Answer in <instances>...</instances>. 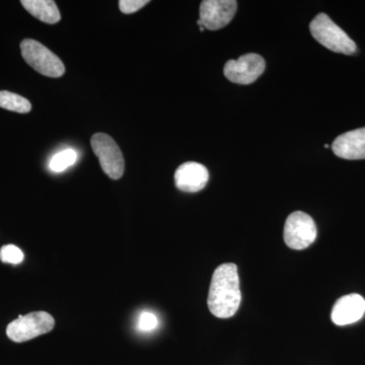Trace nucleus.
<instances>
[{
    "label": "nucleus",
    "instance_id": "1",
    "mask_svg": "<svg viewBox=\"0 0 365 365\" xmlns=\"http://www.w3.org/2000/svg\"><path fill=\"white\" fill-rule=\"evenodd\" d=\"M242 302L240 278L235 264L218 266L211 279L207 304L209 311L220 319L234 316Z\"/></svg>",
    "mask_w": 365,
    "mask_h": 365
},
{
    "label": "nucleus",
    "instance_id": "2",
    "mask_svg": "<svg viewBox=\"0 0 365 365\" xmlns=\"http://www.w3.org/2000/svg\"><path fill=\"white\" fill-rule=\"evenodd\" d=\"M312 35L319 44L331 51L351 55L356 52V44L326 14H319L309 25Z\"/></svg>",
    "mask_w": 365,
    "mask_h": 365
},
{
    "label": "nucleus",
    "instance_id": "3",
    "mask_svg": "<svg viewBox=\"0 0 365 365\" xmlns=\"http://www.w3.org/2000/svg\"><path fill=\"white\" fill-rule=\"evenodd\" d=\"M21 56L36 71L48 78H60L66 73L61 59L38 41L25 39L21 43Z\"/></svg>",
    "mask_w": 365,
    "mask_h": 365
},
{
    "label": "nucleus",
    "instance_id": "4",
    "mask_svg": "<svg viewBox=\"0 0 365 365\" xmlns=\"http://www.w3.org/2000/svg\"><path fill=\"white\" fill-rule=\"evenodd\" d=\"M54 326L55 321L51 314L46 312H35L20 316L9 323L6 335L14 342L23 343L51 332Z\"/></svg>",
    "mask_w": 365,
    "mask_h": 365
},
{
    "label": "nucleus",
    "instance_id": "5",
    "mask_svg": "<svg viewBox=\"0 0 365 365\" xmlns=\"http://www.w3.org/2000/svg\"><path fill=\"white\" fill-rule=\"evenodd\" d=\"M91 145L106 175L113 180H119L123 176V155L111 136L105 133L93 134L91 139Z\"/></svg>",
    "mask_w": 365,
    "mask_h": 365
},
{
    "label": "nucleus",
    "instance_id": "6",
    "mask_svg": "<svg viewBox=\"0 0 365 365\" xmlns=\"http://www.w3.org/2000/svg\"><path fill=\"white\" fill-rule=\"evenodd\" d=\"M317 227L313 218L302 211H295L288 216L284 225L285 244L290 249L309 248L317 239Z\"/></svg>",
    "mask_w": 365,
    "mask_h": 365
},
{
    "label": "nucleus",
    "instance_id": "7",
    "mask_svg": "<svg viewBox=\"0 0 365 365\" xmlns=\"http://www.w3.org/2000/svg\"><path fill=\"white\" fill-rule=\"evenodd\" d=\"M265 60L255 53L242 55L237 60H230L225 64V76L232 83L250 85L260 78L265 71Z\"/></svg>",
    "mask_w": 365,
    "mask_h": 365
},
{
    "label": "nucleus",
    "instance_id": "8",
    "mask_svg": "<svg viewBox=\"0 0 365 365\" xmlns=\"http://www.w3.org/2000/svg\"><path fill=\"white\" fill-rule=\"evenodd\" d=\"M237 7L235 0H204L201 2L199 20L207 30H220L232 20Z\"/></svg>",
    "mask_w": 365,
    "mask_h": 365
},
{
    "label": "nucleus",
    "instance_id": "9",
    "mask_svg": "<svg viewBox=\"0 0 365 365\" xmlns=\"http://www.w3.org/2000/svg\"><path fill=\"white\" fill-rule=\"evenodd\" d=\"M365 314V299L352 294L340 297L334 304L331 319L335 325L346 326L356 323Z\"/></svg>",
    "mask_w": 365,
    "mask_h": 365
},
{
    "label": "nucleus",
    "instance_id": "10",
    "mask_svg": "<svg viewBox=\"0 0 365 365\" xmlns=\"http://www.w3.org/2000/svg\"><path fill=\"white\" fill-rule=\"evenodd\" d=\"M208 180V170L201 163L195 162L182 163L175 173L177 188L188 193L201 191Z\"/></svg>",
    "mask_w": 365,
    "mask_h": 365
},
{
    "label": "nucleus",
    "instance_id": "11",
    "mask_svg": "<svg viewBox=\"0 0 365 365\" xmlns=\"http://www.w3.org/2000/svg\"><path fill=\"white\" fill-rule=\"evenodd\" d=\"M333 153L344 160H364L365 127L341 134L334 140Z\"/></svg>",
    "mask_w": 365,
    "mask_h": 365
},
{
    "label": "nucleus",
    "instance_id": "12",
    "mask_svg": "<svg viewBox=\"0 0 365 365\" xmlns=\"http://www.w3.org/2000/svg\"><path fill=\"white\" fill-rule=\"evenodd\" d=\"M21 4L28 13L43 23L53 25L61 19L58 6L53 0H23Z\"/></svg>",
    "mask_w": 365,
    "mask_h": 365
},
{
    "label": "nucleus",
    "instance_id": "13",
    "mask_svg": "<svg viewBox=\"0 0 365 365\" xmlns=\"http://www.w3.org/2000/svg\"><path fill=\"white\" fill-rule=\"evenodd\" d=\"M0 108L7 111L26 114L32 110V104L26 98L11 91H0Z\"/></svg>",
    "mask_w": 365,
    "mask_h": 365
},
{
    "label": "nucleus",
    "instance_id": "14",
    "mask_svg": "<svg viewBox=\"0 0 365 365\" xmlns=\"http://www.w3.org/2000/svg\"><path fill=\"white\" fill-rule=\"evenodd\" d=\"M76 158H78V153L73 150L60 151L50 160V170L55 173L63 172L76 162Z\"/></svg>",
    "mask_w": 365,
    "mask_h": 365
},
{
    "label": "nucleus",
    "instance_id": "15",
    "mask_svg": "<svg viewBox=\"0 0 365 365\" xmlns=\"http://www.w3.org/2000/svg\"><path fill=\"white\" fill-rule=\"evenodd\" d=\"M23 251L14 245H6L0 249V260L4 263L19 265L24 261Z\"/></svg>",
    "mask_w": 365,
    "mask_h": 365
},
{
    "label": "nucleus",
    "instance_id": "16",
    "mask_svg": "<svg viewBox=\"0 0 365 365\" xmlns=\"http://www.w3.org/2000/svg\"><path fill=\"white\" fill-rule=\"evenodd\" d=\"M158 325V319L155 314L150 313V312H143L139 314L138 324H137L139 331L150 332V331L155 330Z\"/></svg>",
    "mask_w": 365,
    "mask_h": 365
},
{
    "label": "nucleus",
    "instance_id": "17",
    "mask_svg": "<svg viewBox=\"0 0 365 365\" xmlns=\"http://www.w3.org/2000/svg\"><path fill=\"white\" fill-rule=\"evenodd\" d=\"M148 2V0H121L119 1V9L123 14H134L145 6Z\"/></svg>",
    "mask_w": 365,
    "mask_h": 365
}]
</instances>
